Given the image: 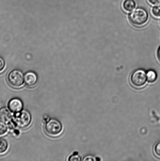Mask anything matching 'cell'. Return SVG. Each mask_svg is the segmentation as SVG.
Returning <instances> with one entry per match:
<instances>
[{"instance_id": "cell-1", "label": "cell", "mask_w": 160, "mask_h": 161, "mask_svg": "<svg viewBox=\"0 0 160 161\" xmlns=\"http://www.w3.org/2000/svg\"><path fill=\"white\" fill-rule=\"evenodd\" d=\"M148 14L145 9L138 8L132 12L129 15V20L134 26H142L146 23L148 20Z\"/></svg>"}, {"instance_id": "cell-2", "label": "cell", "mask_w": 160, "mask_h": 161, "mask_svg": "<svg viewBox=\"0 0 160 161\" xmlns=\"http://www.w3.org/2000/svg\"><path fill=\"white\" fill-rule=\"evenodd\" d=\"M31 119V114L26 110L14 114L13 122L15 126L23 129L28 127L30 124Z\"/></svg>"}, {"instance_id": "cell-3", "label": "cell", "mask_w": 160, "mask_h": 161, "mask_svg": "<svg viewBox=\"0 0 160 161\" xmlns=\"http://www.w3.org/2000/svg\"><path fill=\"white\" fill-rule=\"evenodd\" d=\"M62 125L60 121L55 118H51L45 125V132L50 136H59L62 131Z\"/></svg>"}, {"instance_id": "cell-4", "label": "cell", "mask_w": 160, "mask_h": 161, "mask_svg": "<svg viewBox=\"0 0 160 161\" xmlns=\"http://www.w3.org/2000/svg\"><path fill=\"white\" fill-rule=\"evenodd\" d=\"M7 80L13 87L19 88L23 86L24 83V75L20 70H13L8 74Z\"/></svg>"}, {"instance_id": "cell-5", "label": "cell", "mask_w": 160, "mask_h": 161, "mask_svg": "<svg viewBox=\"0 0 160 161\" xmlns=\"http://www.w3.org/2000/svg\"><path fill=\"white\" fill-rule=\"evenodd\" d=\"M147 80V74L145 71L142 69H137L134 71L130 78L131 83L133 86L137 87L143 86Z\"/></svg>"}, {"instance_id": "cell-6", "label": "cell", "mask_w": 160, "mask_h": 161, "mask_svg": "<svg viewBox=\"0 0 160 161\" xmlns=\"http://www.w3.org/2000/svg\"><path fill=\"white\" fill-rule=\"evenodd\" d=\"M8 108L3 107L0 108V120L7 124L8 127L13 124V115Z\"/></svg>"}, {"instance_id": "cell-7", "label": "cell", "mask_w": 160, "mask_h": 161, "mask_svg": "<svg viewBox=\"0 0 160 161\" xmlns=\"http://www.w3.org/2000/svg\"><path fill=\"white\" fill-rule=\"evenodd\" d=\"M8 108L12 113L15 114L18 113L23 110V102L18 98H14L10 99L8 102Z\"/></svg>"}, {"instance_id": "cell-8", "label": "cell", "mask_w": 160, "mask_h": 161, "mask_svg": "<svg viewBox=\"0 0 160 161\" xmlns=\"http://www.w3.org/2000/svg\"><path fill=\"white\" fill-rule=\"evenodd\" d=\"M24 83L27 86H34L37 84L38 77L35 73L33 72H28L24 76Z\"/></svg>"}, {"instance_id": "cell-9", "label": "cell", "mask_w": 160, "mask_h": 161, "mask_svg": "<svg viewBox=\"0 0 160 161\" xmlns=\"http://www.w3.org/2000/svg\"><path fill=\"white\" fill-rule=\"evenodd\" d=\"M136 6L134 0H125L123 3V8L126 12H130L134 10Z\"/></svg>"}, {"instance_id": "cell-10", "label": "cell", "mask_w": 160, "mask_h": 161, "mask_svg": "<svg viewBox=\"0 0 160 161\" xmlns=\"http://www.w3.org/2000/svg\"><path fill=\"white\" fill-rule=\"evenodd\" d=\"M8 144L4 138H0V154H4L8 150Z\"/></svg>"}, {"instance_id": "cell-11", "label": "cell", "mask_w": 160, "mask_h": 161, "mask_svg": "<svg viewBox=\"0 0 160 161\" xmlns=\"http://www.w3.org/2000/svg\"><path fill=\"white\" fill-rule=\"evenodd\" d=\"M147 80L149 83H153L156 81L157 79V75L154 70L148 71L147 74Z\"/></svg>"}, {"instance_id": "cell-12", "label": "cell", "mask_w": 160, "mask_h": 161, "mask_svg": "<svg viewBox=\"0 0 160 161\" xmlns=\"http://www.w3.org/2000/svg\"><path fill=\"white\" fill-rule=\"evenodd\" d=\"M8 129L7 124L0 120V136L5 135L7 133Z\"/></svg>"}, {"instance_id": "cell-13", "label": "cell", "mask_w": 160, "mask_h": 161, "mask_svg": "<svg viewBox=\"0 0 160 161\" xmlns=\"http://www.w3.org/2000/svg\"><path fill=\"white\" fill-rule=\"evenodd\" d=\"M152 13L155 17H160V6L157 5L153 7L152 10Z\"/></svg>"}, {"instance_id": "cell-14", "label": "cell", "mask_w": 160, "mask_h": 161, "mask_svg": "<svg viewBox=\"0 0 160 161\" xmlns=\"http://www.w3.org/2000/svg\"><path fill=\"white\" fill-rule=\"evenodd\" d=\"M81 160V157L77 153H74L69 157L68 159L69 161H80Z\"/></svg>"}, {"instance_id": "cell-15", "label": "cell", "mask_w": 160, "mask_h": 161, "mask_svg": "<svg viewBox=\"0 0 160 161\" xmlns=\"http://www.w3.org/2000/svg\"><path fill=\"white\" fill-rule=\"evenodd\" d=\"M155 154L158 157H160V142L156 145L154 148Z\"/></svg>"}, {"instance_id": "cell-16", "label": "cell", "mask_w": 160, "mask_h": 161, "mask_svg": "<svg viewBox=\"0 0 160 161\" xmlns=\"http://www.w3.org/2000/svg\"><path fill=\"white\" fill-rule=\"evenodd\" d=\"M5 66V63L3 58L0 56V72L3 71Z\"/></svg>"}, {"instance_id": "cell-17", "label": "cell", "mask_w": 160, "mask_h": 161, "mask_svg": "<svg viewBox=\"0 0 160 161\" xmlns=\"http://www.w3.org/2000/svg\"><path fill=\"white\" fill-rule=\"evenodd\" d=\"M150 4L154 5H159L160 4V0H148Z\"/></svg>"}, {"instance_id": "cell-18", "label": "cell", "mask_w": 160, "mask_h": 161, "mask_svg": "<svg viewBox=\"0 0 160 161\" xmlns=\"http://www.w3.org/2000/svg\"><path fill=\"white\" fill-rule=\"evenodd\" d=\"M83 161H95V158L92 156H87L84 157L83 159Z\"/></svg>"}, {"instance_id": "cell-19", "label": "cell", "mask_w": 160, "mask_h": 161, "mask_svg": "<svg viewBox=\"0 0 160 161\" xmlns=\"http://www.w3.org/2000/svg\"><path fill=\"white\" fill-rule=\"evenodd\" d=\"M157 56L158 57V58L160 60V47L159 49H158V52H157Z\"/></svg>"}]
</instances>
